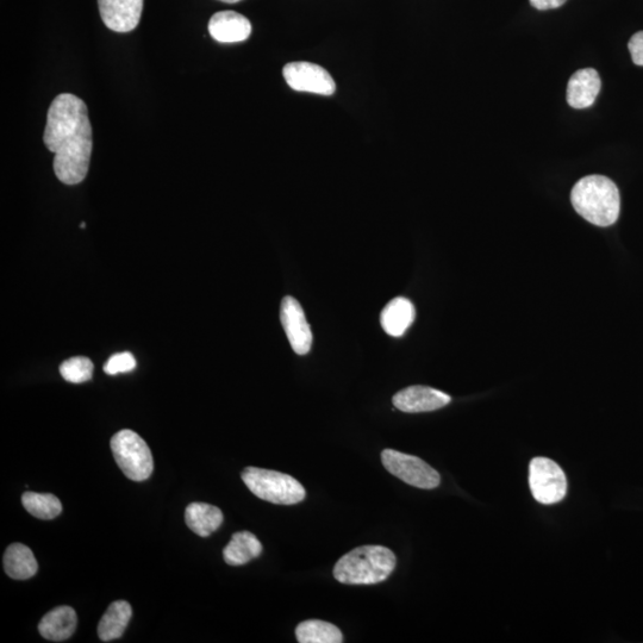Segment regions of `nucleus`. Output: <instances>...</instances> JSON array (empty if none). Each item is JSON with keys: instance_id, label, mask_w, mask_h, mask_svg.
<instances>
[{"instance_id": "1", "label": "nucleus", "mask_w": 643, "mask_h": 643, "mask_svg": "<svg viewBox=\"0 0 643 643\" xmlns=\"http://www.w3.org/2000/svg\"><path fill=\"white\" fill-rule=\"evenodd\" d=\"M43 142L55 154L54 172L66 185H77L89 172L92 126L83 99L62 93L49 106Z\"/></svg>"}, {"instance_id": "2", "label": "nucleus", "mask_w": 643, "mask_h": 643, "mask_svg": "<svg viewBox=\"0 0 643 643\" xmlns=\"http://www.w3.org/2000/svg\"><path fill=\"white\" fill-rule=\"evenodd\" d=\"M571 202L584 220L597 227H610L620 217L621 197L613 180L588 176L573 186Z\"/></svg>"}, {"instance_id": "3", "label": "nucleus", "mask_w": 643, "mask_h": 643, "mask_svg": "<svg viewBox=\"0 0 643 643\" xmlns=\"http://www.w3.org/2000/svg\"><path fill=\"white\" fill-rule=\"evenodd\" d=\"M397 559L384 546H362L343 555L334 567L337 582L348 585H373L384 582L395 571Z\"/></svg>"}, {"instance_id": "4", "label": "nucleus", "mask_w": 643, "mask_h": 643, "mask_svg": "<svg viewBox=\"0 0 643 643\" xmlns=\"http://www.w3.org/2000/svg\"><path fill=\"white\" fill-rule=\"evenodd\" d=\"M242 480L254 496L273 504H298L307 495L297 479L265 468L247 467L242 473Z\"/></svg>"}, {"instance_id": "5", "label": "nucleus", "mask_w": 643, "mask_h": 643, "mask_svg": "<svg viewBox=\"0 0 643 643\" xmlns=\"http://www.w3.org/2000/svg\"><path fill=\"white\" fill-rule=\"evenodd\" d=\"M111 451L126 477L143 482L152 476L154 461L145 440L133 430L124 429L111 439Z\"/></svg>"}, {"instance_id": "6", "label": "nucleus", "mask_w": 643, "mask_h": 643, "mask_svg": "<svg viewBox=\"0 0 643 643\" xmlns=\"http://www.w3.org/2000/svg\"><path fill=\"white\" fill-rule=\"evenodd\" d=\"M529 486L536 502L560 503L566 497L567 479L563 468L548 458H534L529 465Z\"/></svg>"}, {"instance_id": "7", "label": "nucleus", "mask_w": 643, "mask_h": 643, "mask_svg": "<svg viewBox=\"0 0 643 643\" xmlns=\"http://www.w3.org/2000/svg\"><path fill=\"white\" fill-rule=\"evenodd\" d=\"M382 463L386 471L415 488L433 490L441 483L439 472L414 455L385 449L382 452Z\"/></svg>"}, {"instance_id": "8", "label": "nucleus", "mask_w": 643, "mask_h": 643, "mask_svg": "<svg viewBox=\"0 0 643 643\" xmlns=\"http://www.w3.org/2000/svg\"><path fill=\"white\" fill-rule=\"evenodd\" d=\"M283 74L287 85L298 92L332 96L336 90L329 72L311 62H291L284 67Z\"/></svg>"}, {"instance_id": "9", "label": "nucleus", "mask_w": 643, "mask_h": 643, "mask_svg": "<svg viewBox=\"0 0 643 643\" xmlns=\"http://www.w3.org/2000/svg\"><path fill=\"white\" fill-rule=\"evenodd\" d=\"M280 321H282L287 339L298 355L310 352L312 333L301 303L296 298L287 296L280 305Z\"/></svg>"}, {"instance_id": "10", "label": "nucleus", "mask_w": 643, "mask_h": 643, "mask_svg": "<svg viewBox=\"0 0 643 643\" xmlns=\"http://www.w3.org/2000/svg\"><path fill=\"white\" fill-rule=\"evenodd\" d=\"M452 398L447 393L429 386H410L393 396L395 408L408 414L430 412L446 407Z\"/></svg>"}, {"instance_id": "11", "label": "nucleus", "mask_w": 643, "mask_h": 643, "mask_svg": "<svg viewBox=\"0 0 643 643\" xmlns=\"http://www.w3.org/2000/svg\"><path fill=\"white\" fill-rule=\"evenodd\" d=\"M106 27L116 33H130L139 26L143 0H98Z\"/></svg>"}, {"instance_id": "12", "label": "nucleus", "mask_w": 643, "mask_h": 643, "mask_svg": "<svg viewBox=\"0 0 643 643\" xmlns=\"http://www.w3.org/2000/svg\"><path fill=\"white\" fill-rule=\"evenodd\" d=\"M208 28L212 39L221 43L243 42L252 34L248 18L234 11L217 12L211 17Z\"/></svg>"}, {"instance_id": "13", "label": "nucleus", "mask_w": 643, "mask_h": 643, "mask_svg": "<svg viewBox=\"0 0 643 643\" xmlns=\"http://www.w3.org/2000/svg\"><path fill=\"white\" fill-rule=\"evenodd\" d=\"M602 81L593 68L574 73L567 85V103L573 109H588L595 103Z\"/></svg>"}, {"instance_id": "14", "label": "nucleus", "mask_w": 643, "mask_h": 643, "mask_svg": "<svg viewBox=\"0 0 643 643\" xmlns=\"http://www.w3.org/2000/svg\"><path fill=\"white\" fill-rule=\"evenodd\" d=\"M78 617L71 607H59L42 618L39 632L46 640L61 642L70 639L76 632Z\"/></svg>"}, {"instance_id": "15", "label": "nucleus", "mask_w": 643, "mask_h": 643, "mask_svg": "<svg viewBox=\"0 0 643 643\" xmlns=\"http://www.w3.org/2000/svg\"><path fill=\"white\" fill-rule=\"evenodd\" d=\"M415 317L414 304L407 298L397 297L386 304L380 315V323L387 335L401 337L414 323Z\"/></svg>"}, {"instance_id": "16", "label": "nucleus", "mask_w": 643, "mask_h": 643, "mask_svg": "<svg viewBox=\"0 0 643 643\" xmlns=\"http://www.w3.org/2000/svg\"><path fill=\"white\" fill-rule=\"evenodd\" d=\"M221 509L206 503H191L185 510V521L193 533L208 538L222 526Z\"/></svg>"}, {"instance_id": "17", "label": "nucleus", "mask_w": 643, "mask_h": 643, "mask_svg": "<svg viewBox=\"0 0 643 643\" xmlns=\"http://www.w3.org/2000/svg\"><path fill=\"white\" fill-rule=\"evenodd\" d=\"M133 609L126 601H116L110 605L98 624V636L104 642L120 639L130 622Z\"/></svg>"}, {"instance_id": "18", "label": "nucleus", "mask_w": 643, "mask_h": 643, "mask_svg": "<svg viewBox=\"0 0 643 643\" xmlns=\"http://www.w3.org/2000/svg\"><path fill=\"white\" fill-rule=\"evenodd\" d=\"M4 568L10 578L26 580L35 576L39 565L29 547L12 543L4 554Z\"/></svg>"}, {"instance_id": "19", "label": "nucleus", "mask_w": 643, "mask_h": 643, "mask_svg": "<svg viewBox=\"0 0 643 643\" xmlns=\"http://www.w3.org/2000/svg\"><path fill=\"white\" fill-rule=\"evenodd\" d=\"M261 553L262 545L257 536L249 532H240L234 534L228 546L224 548L223 558L230 566H241L259 558Z\"/></svg>"}, {"instance_id": "20", "label": "nucleus", "mask_w": 643, "mask_h": 643, "mask_svg": "<svg viewBox=\"0 0 643 643\" xmlns=\"http://www.w3.org/2000/svg\"><path fill=\"white\" fill-rule=\"evenodd\" d=\"M296 638L301 643H341L342 633L329 622L320 620L304 621L296 628Z\"/></svg>"}, {"instance_id": "21", "label": "nucleus", "mask_w": 643, "mask_h": 643, "mask_svg": "<svg viewBox=\"0 0 643 643\" xmlns=\"http://www.w3.org/2000/svg\"><path fill=\"white\" fill-rule=\"evenodd\" d=\"M23 507L40 520H53L62 513V504L51 493L26 492L22 496Z\"/></svg>"}, {"instance_id": "22", "label": "nucleus", "mask_w": 643, "mask_h": 643, "mask_svg": "<svg viewBox=\"0 0 643 643\" xmlns=\"http://www.w3.org/2000/svg\"><path fill=\"white\" fill-rule=\"evenodd\" d=\"M60 374L68 383L89 382L93 374V364L89 358L76 357L62 362Z\"/></svg>"}, {"instance_id": "23", "label": "nucleus", "mask_w": 643, "mask_h": 643, "mask_svg": "<svg viewBox=\"0 0 643 643\" xmlns=\"http://www.w3.org/2000/svg\"><path fill=\"white\" fill-rule=\"evenodd\" d=\"M135 368L136 360L134 355L129 352H124L112 355L104 366V372L109 374V376H116V374L134 371Z\"/></svg>"}, {"instance_id": "24", "label": "nucleus", "mask_w": 643, "mask_h": 643, "mask_svg": "<svg viewBox=\"0 0 643 643\" xmlns=\"http://www.w3.org/2000/svg\"><path fill=\"white\" fill-rule=\"evenodd\" d=\"M628 48L634 64L643 67V31L633 35L628 43Z\"/></svg>"}, {"instance_id": "25", "label": "nucleus", "mask_w": 643, "mask_h": 643, "mask_svg": "<svg viewBox=\"0 0 643 643\" xmlns=\"http://www.w3.org/2000/svg\"><path fill=\"white\" fill-rule=\"evenodd\" d=\"M529 2L536 10L547 11L560 8L567 0H529Z\"/></svg>"}, {"instance_id": "26", "label": "nucleus", "mask_w": 643, "mask_h": 643, "mask_svg": "<svg viewBox=\"0 0 643 643\" xmlns=\"http://www.w3.org/2000/svg\"><path fill=\"white\" fill-rule=\"evenodd\" d=\"M223 3L235 4L241 2V0H221Z\"/></svg>"}, {"instance_id": "27", "label": "nucleus", "mask_w": 643, "mask_h": 643, "mask_svg": "<svg viewBox=\"0 0 643 643\" xmlns=\"http://www.w3.org/2000/svg\"><path fill=\"white\" fill-rule=\"evenodd\" d=\"M80 228H83V229H85V228H86V226H85V223H81V226H80Z\"/></svg>"}]
</instances>
